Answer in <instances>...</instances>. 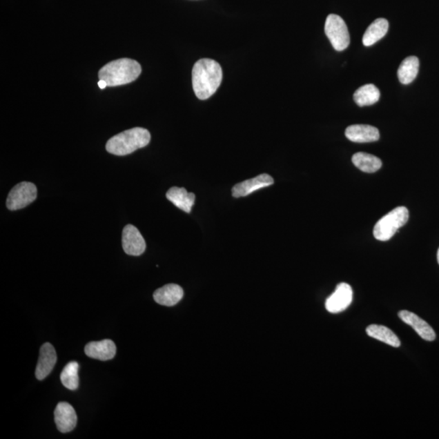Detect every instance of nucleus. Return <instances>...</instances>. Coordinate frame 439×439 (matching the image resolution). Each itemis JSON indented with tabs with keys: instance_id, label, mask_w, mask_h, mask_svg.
<instances>
[{
	"instance_id": "1",
	"label": "nucleus",
	"mask_w": 439,
	"mask_h": 439,
	"mask_svg": "<svg viewBox=\"0 0 439 439\" xmlns=\"http://www.w3.org/2000/svg\"><path fill=\"white\" fill-rule=\"evenodd\" d=\"M222 81V70L217 61L211 59H199L192 70V85L195 94L201 100L211 97Z\"/></svg>"
},
{
	"instance_id": "2",
	"label": "nucleus",
	"mask_w": 439,
	"mask_h": 439,
	"mask_svg": "<svg viewBox=\"0 0 439 439\" xmlns=\"http://www.w3.org/2000/svg\"><path fill=\"white\" fill-rule=\"evenodd\" d=\"M141 72L142 68L138 62L124 58L110 62L101 68L99 79L106 81L108 86H118L135 81Z\"/></svg>"
},
{
	"instance_id": "3",
	"label": "nucleus",
	"mask_w": 439,
	"mask_h": 439,
	"mask_svg": "<svg viewBox=\"0 0 439 439\" xmlns=\"http://www.w3.org/2000/svg\"><path fill=\"white\" fill-rule=\"evenodd\" d=\"M150 135L148 130L136 127L120 133L108 141L106 150L116 155H126L143 148L150 143Z\"/></svg>"
},
{
	"instance_id": "4",
	"label": "nucleus",
	"mask_w": 439,
	"mask_h": 439,
	"mask_svg": "<svg viewBox=\"0 0 439 439\" xmlns=\"http://www.w3.org/2000/svg\"><path fill=\"white\" fill-rule=\"evenodd\" d=\"M409 213L405 207H398L379 220L373 228L375 239L388 241L396 235L399 228L408 222Z\"/></svg>"
},
{
	"instance_id": "5",
	"label": "nucleus",
	"mask_w": 439,
	"mask_h": 439,
	"mask_svg": "<svg viewBox=\"0 0 439 439\" xmlns=\"http://www.w3.org/2000/svg\"><path fill=\"white\" fill-rule=\"evenodd\" d=\"M324 32L329 41L338 52L344 51L350 44V35L342 18L335 14L327 17Z\"/></svg>"
},
{
	"instance_id": "6",
	"label": "nucleus",
	"mask_w": 439,
	"mask_h": 439,
	"mask_svg": "<svg viewBox=\"0 0 439 439\" xmlns=\"http://www.w3.org/2000/svg\"><path fill=\"white\" fill-rule=\"evenodd\" d=\"M37 198V187L34 183L23 182L16 185L9 192L7 199V208L16 211L27 207Z\"/></svg>"
},
{
	"instance_id": "7",
	"label": "nucleus",
	"mask_w": 439,
	"mask_h": 439,
	"mask_svg": "<svg viewBox=\"0 0 439 439\" xmlns=\"http://www.w3.org/2000/svg\"><path fill=\"white\" fill-rule=\"evenodd\" d=\"M353 299V291L347 283L342 282L336 286L333 294L326 302V309L329 313H338L346 310L351 304Z\"/></svg>"
},
{
	"instance_id": "8",
	"label": "nucleus",
	"mask_w": 439,
	"mask_h": 439,
	"mask_svg": "<svg viewBox=\"0 0 439 439\" xmlns=\"http://www.w3.org/2000/svg\"><path fill=\"white\" fill-rule=\"evenodd\" d=\"M122 246L127 255L139 256L146 250V242L138 228L127 225L122 232Z\"/></svg>"
},
{
	"instance_id": "9",
	"label": "nucleus",
	"mask_w": 439,
	"mask_h": 439,
	"mask_svg": "<svg viewBox=\"0 0 439 439\" xmlns=\"http://www.w3.org/2000/svg\"><path fill=\"white\" fill-rule=\"evenodd\" d=\"M55 422L59 431L66 433L76 427L77 417L75 409L66 402H59L54 411Z\"/></svg>"
},
{
	"instance_id": "10",
	"label": "nucleus",
	"mask_w": 439,
	"mask_h": 439,
	"mask_svg": "<svg viewBox=\"0 0 439 439\" xmlns=\"http://www.w3.org/2000/svg\"><path fill=\"white\" fill-rule=\"evenodd\" d=\"M273 178L271 176L267 175V173H263L251 179L246 180L239 183L233 187L232 195L235 198L245 197L251 194H253L254 191L260 189L264 188L273 184Z\"/></svg>"
},
{
	"instance_id": "11",
	"label": "nucleus",
	"mask_w": 439,
	"mask_h": 439,
	"mask_svg": "<svg viewBox=\"0 0 439 439\" xmlns=\"http://www.w3.org/2000/svg\"><path fill=\"white\" fill-rule=\"evenodd\" d=\"M57 361V351L54 347L46 342L40 349L38 365L35 370V376L39 380H43L52 373Z\"/></svg>"
},
{
	"instance_id": "12",
	"label": "nucleus",
	"mask_w": 439,
	"mask_h": 439,
	"mask_svg": "<svg viewBox=\"0 0 439 439\" xmlns=\"http://www.w3.org/2000/svg\"><path fill=\"white\" fill-rule=\"evenodd\" d=\"M399 318L402 322L413 327L414 331L418 333V335L427 341H433L436 338V333L433 329L429 324L424 321L423 319L418 317L409 311H400Z\"/></svg>"
},
{
	"instance_id": "13",
	"label": "nucleus",
	"mask_w": 439,
	"mask_h": 439,
	"mask_svg": "<svg viewBox=\"0 0 439 439\" xmlns=\"http://www.w3.org/2000/svg\"><path fill=\"white\" fill-rule=\"evenodd\" d=\"M85 353L90 358L106 361L115 358L117 347L114 342L110 340L91 342L86 345Z\"/></svg>"
},
{
	"instance_id": "14",
	"label": "nucleus",
	"mask_w": 439,
	"mask_h": 439,
	"mask_svg": "<svg viewBox=\"0 0 439 439\" xmlns=\"http://www.w3.org/2000/svg\"><path fill=\"white\" fill-rule=\"evenodd\" d=\"M345 135L347 139L354 143H372L380 138L376 127L369 125H353L347 128Z\"/></svg>"
},
{
	"instance_id": "15",
	"label": "nucleus",
	"mask_w": 439,
	"mask_h": 439,
	"mask_svg": "<svg viewBox=\"0 0 439 439\" xmlns=\"http://www.w3.org/2000/svg\"><path fill=\"white\" fill-rule=\"evenodd\" d=\"M184 292L182 288L177 284H168L155 291L153 298L157 304L168 306H175L179 303Z\"/></svg>"
},
{
	"instance_id": "16",
	"label": "nucleus",
	"mask_w": 439,
	"mask_h": 439,
	"mask_svg": "<svg viewBox=\"0 0 439 439\" xmlns=\"http://www.w3.org/2000/svg\"><path fill=\"white\" fill-rule=\"evenodd\" d=\"M166 197L177 208L186 213L191 212V209L195 204V194L188 193L185 188H179V187L177 186H173L168 191Z\"/></svg>"
},
{
	"instance_id": "17",
	"label": "nucleus",
	"mask_w": 439,
	"mask_h": 439,
	"mask_svg": "<svg viewBox=\"0 0 439 439\" xmlns=\"http://www.w3.org/2000/svg\"><path fill=\"white\" fill-rule=\"evenodd\" d=\"M389 22L384 18H378L366 30L363 36V44L365 47H370L381 40L388 32Z\"/></svg>"
},
{
	"instance_id": "18",
	"label": "nucleus",
	"mask_w": 439,
	"mask_h": 439,
	"mask_svg": "<svg viewBox=\"0 0 439 439\" xmlns=\"http://www.w3.org/2000/svg\"><path fill=\"white\" fill-rule=\"evenodd\" d=\"M366 333L369 337L385 342L387 345L393 347H399L401 344L400 340L396 333L386 326H379V324H370L366 329Z\"/></svg>"
},
{
	"instance_id": "19",
	"label": "nucleus",
	"mask_w": 439,
	"mask_h": 439,
	"mask_svg": "<svg viewBox=\"0 0 439 439\" xmlns=\"http://www.w3.org/2000/svg\"><path fill=\"white\" fill-rule=\"evenodd\" d=\"M352 163L360 170L364 173H373L382 168V162L380 159L371 154L365 153H355L352 157Z\"/></svg>"
},
{
	"instance_id": "20",
	"label": "nucleus",
	"mask_w": 439,
	"mask_h": 439,
	"mask_svg": "<svg viewBox=\"0 0 439 439\" xmlns=\"http://www.w3.org/2000/svg\"><path fill=\"white\" fill-rule=\"evenodd\" d=\"M419 59L416 57L406 58L398 70V77L402 84L408 85L413 82L419 71Z\"/></svg>"
},
{
	"instance_id": "21",
	"label": "nucleus",
	"mask_w": 439,
	"mask_h": 439,
	"mask_svg": "<svg viewBox=\"0 0 439 439\" xmlns=\"http://www.w3.org/2000/svg\"><path fill=\"white\" fill-rule=\"evenodd\" d=\"M380 98V91L376 86L367 84L361 86L354 94V100L360 107L376 104Z\"/></svg>"
},
{
	"instance_id": "22",
	"label": "nucleus",
	"mask_w": 439,
	"mask_h": 439,
	"mask_svg": "<svg viewBox=\"0 0 439 439\" xmlns=\"http://www.w3.org/2000/svg\"><path fill=\"white\" fill-rule=\"evenodd\" d=\"M79 364L76 361H72L66 364L61 374V380L68 390L75 391L79 386Z\"/></svg>"
},
{
	"instance_id": "23",
	"label": "nucleus",
	"mask_w": 439,
	"mask_h": 439,
	"mask_svg": "<svg viewBox=\"0 0 439 439\" xmlns=\"http://www.w3.org/2000/svg\"><path fill=\"white\" fill-rule=\"evenodd\" d=\"M98 86L100 89L106 88L108 86L107 82L104 80H99L98 82Z\"/></svg>"
},
{
	"instance_id": "24",
	"label": "nucleus",
	"mask_w": 439,
	"mask_h": 439,
	"mask_svg": "<svg viewBox=\"0 0 439 439\" xmlns=\"http://www.w3.org/2000/svg\"><path fill=\"white\" fill-rule=\"evenodd\" d=\"M437 258H438V264H439V249H438V251Z\"/></svg>"
}]
</instances>
